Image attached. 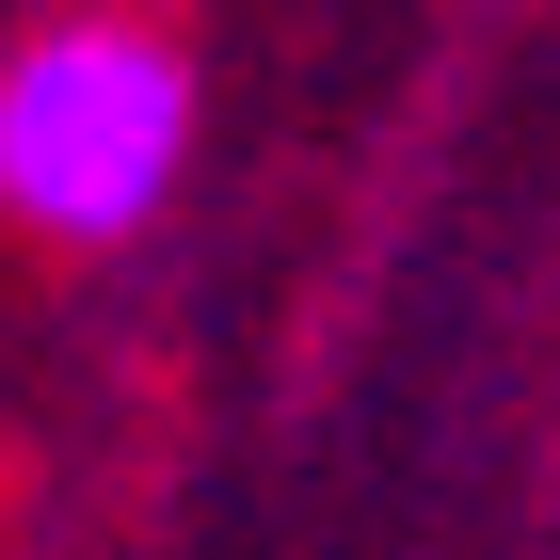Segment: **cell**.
Segmentation results:
<instances>
[{
  "mask_svg": "<svg viewBox=\"0 0 560 560\" xmlns=\"http://www.w3.org/2000/svg\"><path fill=\"white\" fill-rule=\"evenodd\" d=\"M192 161V65L129 16H65L0 65V209L48 241H129Z\"/></svg>",
  "mask_w": 560,
  "mask_h": 560,
  "instance_id": "cell-1",
  "label": "cell"
}]
</instances>
